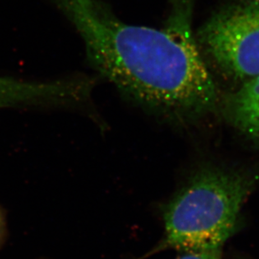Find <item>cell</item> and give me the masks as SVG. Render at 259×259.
Instances as JSON below:
<instances>
[{
    "label": "cell",
    "instance_id": "1",
    "mask_svg": "<svg viewBox=\"0 0 259 259\" xmlns=\"http://www.w3.org/2000/svg\"><path fill=\"white\" fill-rule=\"evenodd\" d=\"M78 32L91 66L130 99L179 119L210 113L218 91L179 4L164 29L128 25L101 0H53Z\"/></svg>",
    "mask_w": 259,
    "mask_h": 259
},
{
    "label": "cell",
    "instance_id": "2",
    "mask_svg": "<svg viewBox=\"0 0 259 259\" xmlns=\"http://www.w3.org/2000/svg\"><path fill=\"white\" fill-rule=\"evenodd\" d=\"M256 181L246 169L200 167L164 208V237L154 252L221 250L236 231Z\"/></svg>",
    "mask_w": 259,
    "mask_h": 259
},
{
    "label": "cell",
    "instance_id": "3",
    "mask_svg": "<svg viewBox=\"0 0 259 259\" xmlns=\"http://www.w3.org/2000/svg\"><path fill=\"white\" fill-rule=\"evenodd\" d=\"M198 40L223 74L242 84L259 76V0H234L202 25Z\"/></svg>",
    "mask_w": 259,
    "mask_h": 259
},
{
    "label": "cell",
    "instance_id": "4",
    "mask_svg": "<svg viewBox=\"0 0 259 259\" xmlns=\"http://www.w3.org/2000/svg\"><path fill=\"white\" fill-rule=\"evenodd\" d=\"M224 108L228 119L238 131L259 142V76L231 93Z\"/></svg>",
    "mask_w": 259,
    "mask_h": 259
},
{
    "label": "cell",
    "instance_id": "5",
    "mask_svg": "<svg viewBox=\"0 0 259 259\" xmlns=\"http://www.w3.org/2000/svg\"><path fill=\"white\" fill-rule=\"evenodd\" d=\"M51 97L47 81H25L0 76V109L26 105H45Z\"/></svg>",
    "mask_w": 259,
    "mask_h": 259
},
{
    "label": "cell",
    "instance_id": "6",
    "mask_svg": "<svg viewBox=\"0 0 259 259\" xmlns=\"http://www.w3.org/2000/svg\"><path fill=\"white\" fill-rule=\"evenodd\" d=\"M176 259H223L221 250L213 251H193L184 252Z\"/></svg>",
    "mask_w": 259,
    "mask_h": 259
},
{
    "label": "cell",
    "instance_id": "7",
    "mask_svg": "<svg viewBox=\"0 0 259 259\" xmlns=\"http://www.w3.org/2000/svg\"><path fill=\"white\" fill-rule=\"evenodd\" d=\"M5 218H4L2 212L0 211V244L2 242L3 237H4V234H5Z\"/></svg>",
    "mask_w": 259,
    "mask_h": 259
}]
</instances>
